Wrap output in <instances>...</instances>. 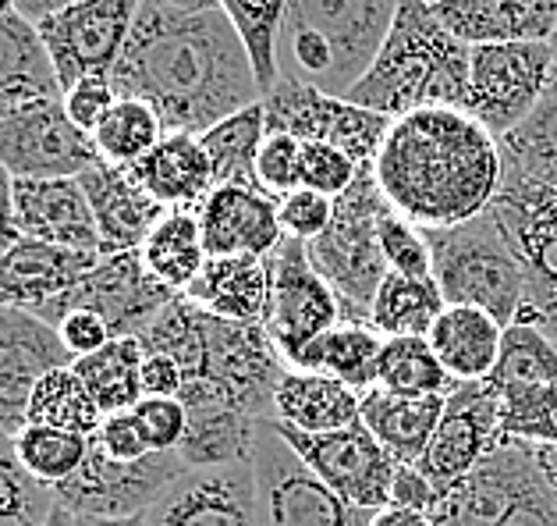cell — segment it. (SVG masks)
<instances>
[{
  "instance_id": "obj_1",
  "label": "cell",
  "mask_w": 557,
  "mask_h": 526,
  "mask_svg": "<svg viewBox=\"0 0 557 526\" xmlns=\"http://www.w3.org/2000/svg\"><path fill=\"white\" fill-rule=\"evenodd\" d=\"M111 86L117 97L149 103L168 132L185 136H202L267 97L221 0H146Z\"/></svg>"
},
{
  "instance_id": "obj_2",
  "label": "cell",
  "mask_w": 557,
  "mask_h": 526,
  "mask_svg": "<svg viewBox=\"0 0 557 526\" xmlns=\"http://www.w3.org/2000/svg\"><path fill=\"white\" fill-rule=\"evenodd\" d=\"M387 204L423 232L491 210L505 160L494 132L458 107H423L391 121L373 164Z\"/></svg>"
},
{
  "instance_id": "obj_3",
  "label": "cell",
  "mask_w": 557,
  "mask_h": 526,
  "mask_svg": "<svg viewBox=\"0 0 557 526\" xmlns=\"http://www.w3.org/2000/svg\"><path fill=\"white\" fill-rule=\"evenodd\" d=\"M472 47L444 29L426 0H398V15L373 69L345 100L384 118H405L423 107L466 111Z\"/></svg>"
},
{
  "instance_id": "obj_4",
  "label": "cell",
  "mask_w": 557,
  "mask_h": 526,
  "mask_svg": "<svg viewBox=\"0 0 557 526\" xmlns=\"http://www.w3.org/2000/svg\"><path fill=\"white\" fill-rule=\"evenodd\" d=\"M398 0H284L277 78L348 97L373 69Z\"/></svg>"
},
{
  "instance_id": "obj_5",
  "label": "cell",
  "mask_w": 557,
  "mask_h": 526,
  "mask_svg": "<svg viewBox=\"0 0 557 526\" xmlns=\"http://www.w3.org/2000/svg\"><path fill=\"white\" fill-rule=\"evenodd\" d=\"M433 281L447 306L486 309L497 323H515L525 309V271L491 210L455 228H430Z\"/></svg>"
},
{
  "instance_id": "obj_6",
  "label": "cell",
  "mask_w": 557,
  "mask_h": 526,
  "mask_svg": "<svg viewBox=\"0 0 557 526\" xmlns=\"http://www.w3.org/2000/svg\"><path fill=\"white\" fill-rule=\"evenodd\" d=\"M380 193L373 171H362L345 196L334 199V218L320 238L306 242L309 264L342 299V317L348 323H370V306L387 278V256L380 246Z\"/></svg>"
},
{
  "instance_id": "obj_7",
  "label": "cell",
  "mask_w": 557,
  "mask_h": 526,
  "mask_svg": "<svg viewBox=\"0 0 557 526\" xmlns=\"http://www.w3.org/2000/svg\"><path fill=\"white\" fill-rule=\"evenodd\" d=\"M256 502L263 526H366L373 512L348 505L298 455L274 420H260L252 449Z\"/></svg>"
},
{
  "instance_id": "obj_8",
  "label": "cell",
  "mask_w": 557,
  "mask_h": 526,
  "mask_svg": "<svg viewBox=\"0 0 557 526\" xmlns=\"http://www.w3.org/2000/svg\"><path fill=\"white\" fill-rule=\"evenodd\" d=\"M267 132H284L298 143H327L356 157L362 171H373L380 146L391 132V118L373 114L345 97H331L312 86L277 78L263 97Z\"/></svg>"
},
{
  "instance_id": "obj_9",
  "label": "cell",
  "mask_w": 557,
  "mask_h": 526,
  "mask_svg": "<svg viewBox=\"0 0 557 526\" xmlns=\"http://www.w3.org/2000/svg\"><path fill=\"white\" fill-rule=\"evenodd\" d=\"M550 64H554L550 44L472 47L466 114H472L497 139L508 136L547 97Z\"/></svg>"
},
{
  "instance_id": "obj_10",
  "label": "cell",
  "mask_w": 557,
  "mask_h": 526,
  "mask_svg": "<svg viewBox=\"0 0 557 526\" xmlns=\"http://www.w3.org/2000/svg\"><path fill=\"white\" fill-rule=\"evenodd\" d=\"M185 469L188 466L178 452H149L139 463H117L89 438V455L83 469L72 480L58 484L50 494L53 505L67 509L72 516L128 519L143 516Z\"/></svg>"
},
{
  "instance_id": "obj_11",
  "label": "cell",
  "mask_w": 557,
  "mask_h": 526,
  "mask_svg": "<svg viewBox=\"0 0 557 526\" xmlns=\"http://www.w3.org/2000/svg\"><path fill=\"white\" fill-rule=\"evenodd\" d=\"M146 0H78L36 25L39 39L67 93L83 78H111L121 50L128 44L135 15Z\"/></svg>"
},
{
  "instance_id": "obj_12",
  "label": "cell",
  "mask_w": 557,
  "mask_h": 526,
  "mask_svg": "<svg viewBox=\"0 0 557 526\" xmlns=\"http://www.w3.org/2000/svg\"><path fill=\"white\" fill-rule=\"evenodd\" d=\"M97 160V146L72 125L61 97L0 114V168L11 179H78Z\"/></svg>"
},
{
  "instance_id": "obj_13",
  "label": "cell",
  "mask_w": 557,
  "mask_h": 526,
  "mask_svg": "<svg viewBox=\"0 0 557 526\" xmlns=\"http://www.w3.org/2000/svg\"><path fill=\"white\" fill-rule=\"evenodd\" d=\"M174 295L160 281L146 271L139 249L132 253H100V264L83 285H75L61 299H50L47 306L36 309V317L47 323H58L72 314V309H92L107 320L114 339H139V334L157 320Z\"/></svg>"
},
{
  "instance_id": "obj_14",
  "label": "cell",
  "mask_w": 557,
  "mask_h": 526,
  "mask_svg": "<svg viewBox=\"0 0 557 526\" xmlns=\"http://www.w3.org/2000/svg\"><path fill=\"white\" fill-rule=\"evenodd\" d=\"M270 260V306L263 328L270 342L277 345L284 363H292L302 348L342 323V299L309 264L306 242L284 238L267 256Z\"/></svg>"
},
{
  "instance_id": "obj_15",
  "label": "cell",
  "mask_w": 557,
  "mask_h": 526,
  "mask_svg": "<svg viewBox=\"0 0 557 526\" xmlns=\"http://www.w3.org/2000/svg\"><path fill=\"white\" fill-rule=\"evenodd\" d=\"M277 424V420H274ZM284 441L306 458V466L327 488H334L348 505L376 512L391 505V484L398 474V458L380 444L362 420L331 430V435H302V430L281 427Z\"/></svg>"
},
{
  "instance_id": "obj_16",
  "label": "cell",
  "mask_w": 557,
  "mask_h": 526,
  "mask_svg": "<svg viewBox=\"0 0 557 526\" xmlns=\"http://www.w3.org/2000/svg\"><path fill=\"white\" fill-rule=\"evenodd\" d=\"M75 356L61 331L33 309H0V438L15 441L29 427V402L50 370L72 367Z\"/></svg>"
},
{
  "instance_id": "obj_17",
  "label": "cell",
  "mask_w": 557,
  "mask_h": 526,
  "mask_svg": "<svg viewBox=\"0 0 557 526\" xmlns=\"http://www.w3.org/2000/svg\"><path fill=\"white\" fill-rule=\"evenodd\" d=\"M505 441L500 435V395L486 384H458L447 395V406L426 455L419 458V469L441 494L469 477L475 466L491 455L497 444Z\"/></svg>"
},
{
  "instance_id": "obj_18",
  "label": "cell",
  "mask_w": 557,
  "mask_h": 526,
  "mask_svg": "<svg viewBox=\"0 0 557 526\" xmlns=\"http://www.w3.org/2000/svg\"><path fill=\"white\" fill-rule=\"evenodd\" d=\"M146 526H263L252 463L185 469L146 509Z\"/></svg>"
},
{
  "instance_id": "obj_19",
  "label": "cell",
  "mask_w": 557,
  "mask_h": 526,
  "mask_svg": "<svg viewBox=\"0 0 557 526\" xmlns=\"http://www.w3.org/2000/svg\"><path fill=\"white\" fill-rule=\"evenodd\" d=\"M207 256H270L281 242L277 199L246 185H213L196 207Z\"/></svg>"
},
{
  "instance_id": "obj_20",
  "label": "cell",
  "mask_w": 557,
  "mask_h": 526,
  "mask_svg": "<svg viewBox=\"0 0 557 526\" xmlns=\"http://www.w3.org/2000/svg\"><path fill=\"white\" fill-rule=\"evenodd\" d=\"M15 221L22 238L100 253V232L78 179H15Z\"/></svg>"
},
{
  "instance_id": "obj_21",
  "label": "cell",
  "mask_w": 557,
  "mask_h": 526,
  "mask_svg": "<svg viewBox=\"0 0 557 526\" xmlns=\"http://www.w3.org/2000/svg\"><path fill=\"white\" fill-rule=\"evenodd\" d=\"M97 264L100 253L18 238V246L0 260V309L18 306L36 314L39 306L61 299L75 285H83L97 271Z\"/></svg>"
},
{
  "instance_id": "obj_22",
  "label": "cell",
  "mask_w": 557,
  "mask_h": 526,
  "mask_svg": "<svg viewBox=\"0 0 557 526\" xmlns=\"http://www.w3.org/2000/svg\"><path fill=\"white\" fill-rule=\"evenodd\" d=\"M78 182H83L92 218H97L100 253L143 249L149 232H153L157 221L168 213L139 182H135V174L128 168H114L97 160L86 174H78Z\"/></svg>"
},
{
  "instance_id": "obj_23",
  "label": "cell",
  "mask_w": 557,
  "mask_h": 526,
  "mask_svg": "<svg viewBox=\"0 0 557 526\" xmlns=\"http://www.w3.org/2000/svg\"><path fill=\"white\" fill-rule=\"evenodd\" d=\"M433 11L469 47L550 44L557 33V0H441Z\"/></svg>"
},
{
  "instance_id": "obj_24",
  "label": "cell",
  "mask_w": 557,
  "mask_h": 526,
  "mask_svg": "<svg viewBox=\"0 0 557 526\" xmlns=\"http://www.w3.org/2000/svg\"><path fill=\"white\" fill-rule=\"evenodd\" d=\"M182 295L210 317L263 323L270 306V260L267 256H210Z\"/></svg>"
},
{
  "instance_id": "obj_25",
  "label": "cell",
  "mask_w": 557,
  "mask_h": 526,
  "mask_svg": "<svg viewBox=\"0 0 557 526\" xmlns=\"http://www.w3.org/2000/svg\"><path fill=\"white\" fill-rule=\"evenodd\" d=\"M274 420L302 435H331L362 420V391L327 374L288 367L274 391Z\"/></svg>"
},
{
  "instance_id": "obj_26",
  "label": "cell",
  "mask_w": 557,
  "mask_h": 526,
  "mask_svg": "<svg viewBox=\"0 0 557 526\" xmlns=\"http://www.w3.org/2000/svg\"><path fill=\"white\" fill-rule=\"evenodd\" d=\"M128 171L164 210H196L216 185L199 136H185V132H168L157 150Z\"/></svg>"
},
{
  "instance_id": "obj_27",
  "label": "cell",
  "mask_w": 557,
  "mask_h": 526,
  "mask_svg": "<svg viewBox=\"0 0 557 526\" xmlns=\"http://www.w3.org/2000/svg\"><path fill=\"white\" fill-rule=\"evenodd\" d=\"M444 395H398L387 388L362 391V424L398 463L419 466L444 416Z\"/></svg>"
},
{
  "instance_id": "obj_28",
  "label": "cell",
  "mask_w": 557,
  "mask_h": 526,
  "mask_svg": "<svg viewBox=\"0 0 557 526\" xmlns=\"http://www.w3.org/2000/svg\"><path fill=\"white\" fill-rule=\"evenodd\" d=\"M500 339H505V323L475 306H444L426 334L430 348L455 377V384L486 381L500 359Z\"/></svg>"
},
{
  "instance_id": "obj_29",
  "label": "cell",
  "mask_w": 557,
  "mask_h": 526,
  "mask_svg": "<svg viewBox=\"0 0 557 526\" xmlns=\"http://www.w3.org/2000/svg\"><path fill=\"white\" fill-rule=\"evenodd\" d=\"M50 97H61V86L39 29L22 15L0 19V114Z\"/></svg>"
},
{
  "instance_id": "obj_30",
  "label": "cell",
  "mask_w": 557,
  "mask_h": 526,
  "mask_svg": "<svg viewBox=\"0 0 557 526\" xmlns=\"http://www.w3.org/2000/svg\"><path fill=\"white\" fill-rule=\"evenodd\" d=\"M185 409H188V435L178 455L185 458L188 469L252 463L256 427H260V420L224 406V402H196V406Z\"/></svg>"
},
{
  "instance_id": "obj_31",
  "label": "cell",
  "mask_w": 557,
  "mask_h": 526,
  "mask_svg": "<svg viewBox=\"0 0 557 526\" xmlns=\"http://www.w3.org/2000/svg\"><path fill=\"white\" fill-rule=\"evenodd\" d=\"M380 348H384V339H380L370 323L342 320L331 331H323L320 339H312L288 367L306 374H327L356 391H370L376 388Z\"/></svg>"
},
{
  "instance_id": "obj_32",
  "label": "cell",
  "mask_w": 557,
  "mask_h": 526,
  "mask_svg": "<svg viewBox=\"0 0 557 526\" xmlns=\"http://www.w3.org/2000/svg\"><path fill=\"white\" fill-rule=\"evenodd\" d=\"M444 295L433 278L387 271L370 306V328L380 339H426L444 314Z\"/></svg>"
},
{
  "instance_id": "obj_33",
  "label": "cell",
  "mask_w": 557,
  "mask_h": 526,
  "mask_svg": "<svg viewBox=\"0 0 557 526\" xmlns=\"http://www.w3.org/2000/svg\"><path fill=\"white\" fill-rule=\"evenodd\" d=\"M139 256H143L146 271L153 274L160 285L182 295L210 260L207 246H202L196 210H168L164 218L157 221L153 232H149V238L143 242Z\"/></svg>"
},
{
  "instance_id": "obj_34",
  "label": "cell",
  "mask_w": 557,
  "mask_h": 526,
  "mask_svg": "<svg viewBox=\"0 0 557 526\" xmlns=\"http://www.w3.org/2000/svg\"><path fill=\"white\" fill-rule=\"evenodd\" d=\"M263 139H267L263 103H252V107H246V111L216 121L210 132H202L199 143L210 157L213 182L216 185L260 188V179H256V157H260Z\"/></svg>"
},
{
  "instance_id": "obj_35",
  "label": "cell",
  "mask_w": 557,
  "mask_h": 526,
  "mask_svg": "<svg viewBox=\"0 0 557 526\" xmlns=\"http://www.w3.org/2000/svg\"><path fill=\"white\" fill-rule=\"evenodd\" d=\"M75 374L83 377L89 395L100 402V409L128 413L143 402V342L139 339H111L100 353L78 356Z\"/></svg>"
},
{
  "instance_id": "obj_36",
  "label": "cell",
  "mask_w": 557,
  "mask_h": 526,
  "mask_svg": "<svg viewBox=\"0 0 557 526\" xmlns=\"http://www.w3.org/2000/svg\"><path fill=\"white\" fill-rule=\"evenodd\" d=\"M168 136L164 121L143 100L117 97V103L107 111V118L92 132V146L103 164L114 168H135L146 154H153L160 139Z\"/></svg>"
},
{
  "instance_id": "obj_37",
  "label": "cell",
  "mask_w": 557,
  "mask_h": 526,
  "mask_svg": "<svg viewBox=\"0 0 557 526\" xmlns=\"http://www.w3.org/2000/svg\"><path fill=\"white\" fill-rule=\"evenodd\" d=\"M103 420H107V413L100 409V402L89 395V388L83 377L75 374V367L50 370L33 391L29 424H44V427H58V430H72V435L92 438Z\"/></svg>"
},
{
  "instance_id": "obj_38",
  "label": "cell",
  "mask_w": 557,
  "mask_h": 526,
  "mask_svg": "<svg viewBox=\"0 0 557 526\" xmlns=\"http://www.w3.org/2000/svg\"><path fill=\"white\" fill-rule=\"evenodd\" d=\"M376 388L398 391V395H451L458 388L455 377L430 348L426 339H384L376 367Z\"/></svg>"
},
{
  "instance_id": "obj_39",
  "label": "cell",
  "mask_w": 557,
  "mask_h": 526,
  "mask_svg": "<svg viewBox=\"0 0 557 526\" xmlns=\"http://www.w3.org/2000/svg\"><path fill=\"white\" fill-rule=\"evenodd\" d=\"M494 391L519 384H557V345L536 323L515 320L500 339V359L494 374L486 377Z\"/></svg>"
},
{
  "instance_id": "obj_40",
  "label": "cell",
  "mask_w": 557,
  "mask_h": 526,
  "mask_svg": "<svg viewBox=\"0 0 557 526\" xmlns=\"http://www.w3.org/2000/svg\"><path fill=\"white\" fill-rule=\"evenodd\" d=\"M497 143L505 171L557 185V89H547V97L536 103V111Z\"/></svg>"
},
{
  "instance_id": "obj_41",
  "label": "cell",
  "mask_w": 557,
  "mask_h": 526,
  "mask_svg": "<svg viewBox=\"0 0 557 526\" xmlns=\"http://www.w3.org/2000/svg\"><path fill=\"white\" fill-rule=\"evenodd\" d=\"M15 452H18V463L25 466V474L53 491L58 484L72 480L78 469H83L89 455V438L72 435V430L29 424L15 438Z\"/></svg>"
},
{
  "instance_id": "obj_42",
  "label": "cell",
  "mask_w": 557,
  "mask_h": 526,
  "mask_svg": "<svg viewBox=\"0 0 557 526\" xmlns=\"http://www.w3.org/2000/svg\"><path fill=\"white\" fill-rule=\"evenodd\" d=\"M500 395V435L529 449H557V384H519Z\"/></svg>"
},
{
  "instance_id": "obj_43",
  "label": "cell",
  "mask_w": 557,
  "mask_h": 526,
  "mask_svg": "<svg viewBox=\"0 0 557 526\" xmlns=\"http://www.w3.org/2000/svg\"><path fill=\"white\" fill-rule=\"evenodd\" d=\"M221 4L246 39L263 93H270L277 83V33L284 19V0H221Z\"/></svg>"
},
{
  "instance_id": "obj_44",
  "label": "cell",
  "mask_w": 557,
  "mask_h": 526,
  "mask_svg": "<svg viewBox=\"0 0 557 526\" xmlns=\"http://www.w3.org/2000/svg\"><path fill=\"white\" fill-rule=\"evenodd\" d=\"M50 512V488L25 474L15 441L0 438V526H44Z\"/></svg>"
},
{
  "instance_id": "obj_45",
  "label": "cell",
  "mask_w": 557,
  "mask_h": 526,
  "mask_svg": "<svg viewBox=\"0 0 557 526\" xmlns=\"http://www.w3.org/2000/svg\"><path fill=\"white\" fill-rule=\"evenodd\" d=\"M376 232H380V246H384L391 271L409 274V278H433V256H430V242L423 228L412 224L391 204H384L380 207Z\"/></svg>"
},
{
  "instance_id": "obj_46",
  "label": "cell",
  "mask_w": 557,
  "mask_h": 526,
  "mask_svg": "<svg viewBox=\"0 0 557 526\" xmlns=\"http://www.w3.org/2000/svg\"><path fill=\"white\" fill-rule=\"evenodd\" d=\"M256 179L270 199H284L302 188V143L284 132H267L260 157H256Z\"/></svg>"
},
{
  "instance_id": "obj_47",
  "label": "cell",
  "mask_w": 557,
  "mask_h": 526,
  "mask_svg": "<svg viewBox=\"0 0 557 526\" xmlns=\"http://www.w3.org/2000/svg\"><path fill=\"white\" fill-rule=\"evenodd\" d=\"M362 174V168L356 164V157H348L345 150L327 143H302V185L317 188L323 196H345L356 179Z\"/></svg>"
},
{
  "instance_id": "obj_48",
  "label": "cell",
  "mask_w": 557,
  "mask_h": 526,
  "mask_svg": "<svg viewBox=\"0 0 557 526\" xmlns=\"http://www.w3.org/2000/svg\"><path fill=\"white\" fill-rule=\"evenodd\" d=\"M149 452H178L188 435V409L182 399H143L132 409Z\"/></svg>"
},
{
  "instance_id": "obj_49",
  "label": "cell",
  "mask_w": 557,
  "mask_h": 526,
  "mask_svg": "<svg viewBox=\"0 0 557 526\" xmlns=\"http://www.w3.org/2000/svg\"><path fill=\"white\" fill-rule=\"evenodd\" d=\"M334 218V199L317 193V188H295L284 199H277V221L284 238L312 242L327 232V224Z\"/></svg>"
},
{
  "instance_id": "obj_50",
  "label": "cell",
  "mask_w": 557,
  "mask_h": 526,
  "mask_svg": "<svg viewBox=\"0 0 557 526\" xmlns=\"http://www.w3.org/2000/svg\"><path fill=\"white\" fill-rule=\"evenodd\" d=\"M494 526H557V498L547 477H543L540 463L536 474L522 484L519 494L508 502V509L494 519Z\"/></svg>"
},
{
  "instance_id": "obj_51",
  "label": "cell",
  "mask_w": 557,
  "mask_h": 526,
  "mask_svg": "<svg viewBox=\"0 0 557 526\" xmlns=\"http://www.w3.org/2000/svg\"><path fill=\"white\" fill-rule=\"evenodd\" d=\"M61 103L75 129H83L86 136L97 132V125L107 118V111L117 103V93L111 86V78H83L67 93H61Z\"/></svg>"
},
{
  "instance_id": "obj_52",
  "label": "cell",
  "mask_w": 557,
  "mask_h": 526,
  "mask_svg": "<svg viewBox=\"0 0 557 526\" xmlns=\"http://www.w3.org/2000/svg\"><path fill=\"white\" fill-rule=\"evenodd\" d=\"M92 444H100V449L111 458H117V463H139V458L149 455V444L143 438L139 424H135L132 409L107 416L97 435H92Z\"/></svg>"
},
{
  "instance_id": "obj_53",
  "label": "cell",
  "mask_w": 557,
  "mask_h": 526,
  "mask_svg": "<svg viewBox=\"0 0 557 526\" xmlns=\"http://www.w3.org/2000/svg\"><path fill=\"white\" fill-rule=\"evenodd\" d=\"M58 331H61V342L67 345V353L75 359L100 353V348L114 339L111 328H107V320L100 314H92V309H72V314L58 323Z\"/></svg>"
},
{
  "instance_id": "obj_54",
  "label": "cell",
  "mask_w": 557,
  "mask_h": 526,
  "mask_svg": "<svg viewBox=\"0 0 557 526\" xmlns=\"http://www.w3.org/2000/svg\"><path fill=\"white\" fill-rule=\"evenodd\" d=\"M437 502H441V491L426 480L423 469L409 466V463H398V474H394V484H391V505L416 509V512L433 516Z\"/></svg>"
},
{
  "instance_id": "obj_55",
  "label": "cell",
  "mask_w": 557,
  "mask_h": 526,
  "mask_svg": "<svg viewBox=\"0 0 557 526\" xmlns=\"http://www.w3.org/2000/svg\"><path fill=\"white\" fill-rule=\"evenodd\" d=\"M185 388V370L178 359L143 348V399H178Z\"/></svg>"
},
{
  "instance_id": "obj_56",
  "label": "cell",
  "mask_w": 557,
  "mask_h": 526,
  "mask_svg": "<svg viewBox=\"0 0 557 526\" xmlns=\"http://www.w3.org/2000/svg\"><path fill=\"white\" fill-rule=\"evenodd\" d=\"M18 221H15V179L0 168V260L18 246Z\"/></svg>"
},
{
  "instance_id": "obj_57",
  "label": "cell",
  "mask_w": 557,
  "mask_h": 526,
  "mask_svg": "<svg viewBox=\"0 0 557 526\" xmlns=\"http://www.w3.org/2000/svg\"><path fill=\"white\" fill-rule=\"evenodd\" d=\"M366 526H433V516L416 509H401V505H384L373 512Z\"/></svg>"
},
{
  "instance_id": "obj_58",
  "label": "cell",
  "mask_w": 557,
  "mask_h": 526,
  "mask_svg": "<svg viewBox=\"0 0 557 526\" xmlns=\"http://www.w3.org/2000/svg\"><path fill=\"white\" fill-rule=\"evenodd\" d=\"M72 4H78V0H18V15L29 19L33 25H39L44 19L58 15V11L72 8Z\"/></svg>"
},
{
  "instance_id": "obj_59",
  "label": "cell",
  "mask_w": 557,
  "mask_h": 526,
  "mask_svg": "<svg viewBox=\"0 0 557 526\" xmlns=\"http://www.w3.org/2000/svg\"><path fill=\"white\" fill-rule=\"evenodd\" d=\"M533 452H536V463L543 469V477H547L550 491L557 498V449H533Z\"/></svg>"
},
{
  "instance_id": "obj_60",
  "label": "cell",
  "mask_w": 557,
  "mask_h": 526,
  "mask_svg": "<svg viewBox=\"0 0 557 526\" xmlns=\"http://www.w3.org/2000/svg\"><path fill=\"white\" fill-rule=\"evenodd\" d=\"M72 526H146V512H143V516H128V519H97V516H72Z\"/></svg>"
},
{
  "instance_id": "obj_61",
  "label": "cell",
  "mask_w": 557,
  "mask_h": 526,
  "mask_svg": "<svg viewBox=\"0 0 557 526\" xmlns=\"http://www.w3.org/2000/svg\"><path fill=\"white\" fill-rule=\"evenodd\" d=\"M44 526H72V512L61 509V505H53V512L47 516V523H44Z\"/></svg>"
},
{
  "instance_id": "obj_62",
  "label": "cell",
  "mask_w": 557,
  "mask_h": 526,
  "mask_svg": "<svg viewBox=\"0 0 557 526\" xmlns=\"http://www.w3.org/2000/svg\"><path fill=\"white\" fill-rule=\"evenodd\" d=\"M18 15V0H0V19Z\"/></svg>"
},
{
  "instance_id": "obj_63",
  "label": "cell",
  "mask_w": 557,
  "mask_h": 526,
  "mask_svg": "<svg viewBox=\"0 0 557 526\" xmlns=\"http://www.w3.org/2000/svg\"><path fill=\"white\" fill-rule=\"evenodd\" d=\"M550 50H554V64H550V89H557V33L550 39Z\"/></svg>"
}]
</instances>
